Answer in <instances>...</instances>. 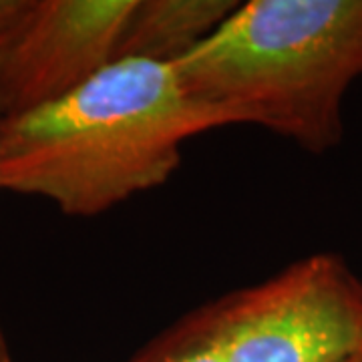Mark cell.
<instances>
[{
  "mask_svg": "<svg viewBox=\"0 0 362 362\" xmlns=\"http://www.w3.org/2000/svg\"><path fill=\"white\" fill-rule=\"evenodd\" d=\"M216 127L173 65L121 59L59 101L0 119V189L93 218L163 185L183 145Z\"/></svg>",
  "mask_w": 362,
  "mask_h": 362,
  "instance_id": "cell-1",
  "label": "cell"
},
{
  "mask_svg": "<svg viewBox=\"0 0 362 362\" xmlns=\"http://www.w3.org/2000/svg\"><path fill=\"white\" fill-rule=\"evenodd\" d=\"M173 69L221 125H259L324 153L362 77V0H250Z\"/></svg>",
  "mask_w": 362,
  "mask_h": 362,
  "instance_id": "cell-2",
  "label": "cell"
},
{
  "mask_svg": "<svg viewBox=\"0 0 362 362\" xmlns=\"http://www.w3.org/2000/svg\"><path fill=\"white\" fill-rule=\"evenodd\" d=\"M204 314L221 362H349L362 354V282L337 254L300 259Z\"/></svg>",
  "mask_w": 362,
  "mask_h": 362,
  "instance_id": "cell-3",
  "label": "cell"
},
{
  "mask_svg": "<svg viewBox=\"0 0 362 362\" xmlns=\"http://www.w3.org/2000/svg\"><path fill=\"white\" fill-rule=\"evenodd\" d=\"M135 0H30L0 51V119L35 111L115 63Z\"/></svg>",
  "mask_w": 362,
  "mask_h": 362,
  "instance_id": "cell-4",
  "label": "cell"
},
{
  "mask_svg": "<svg viewBox=\"0 0 362 362\" xmlns=\"http://www.w3.org/2000/svg\"><path fill=\"white\" fill-rule=\"evenodd\" d=\"M238 6V0H135L117 61L173 65L199 47Z\"/></svg>",
  "mask_w": 362,
  "mask_h": 362,
  "instance_id": "cell-5",
  "label": "cell"
},
{
  "mask_svg": "<svg viewBox=\"0 0 362 362\" xmlns=\"http://www.w3.org/2000/svg\"><path fill=\"white\" fill-rule=\"evenodd\" d=\"M129 362H221L220 349L204 310L183 318Z\"/></svg>",
  "mask_w": 362,
  "mask_h": 362,
  "instance_id": "cell-6",
  "label": "cell"
},
{
  "mask_svg": "<svg viewBox=\"0 0 362 362\" xmlns=\"http://www.w3.org/2000/svg\"><path fill=\"white\" fill-rule=\"evenodd\" d=\"M30 0H0V39H4L26 13Z\"/></svg>",
  "mask_w": 362,
  "mask_h": 362,
  "instance_id": "cell-7",
  "label": "cell"
},
{
  "mask_svg": "<svg viewBox=\"0 0 362 362\" xmlns=\"http://www.w3.org/2000/svg\"><path fill=\"white\" fill-rule=\"evenodd\" d=\"M0 362H13L11 352H8V344H6V340H4L2 330H0Z\"/></svg>",
  "mask_w": 362,
  "mask_h": 362,
  "instance_id": "cell-8",
  "label": "cell"
},
{
  "mask_svg": "<svg viewBox=\"0 0 362 362\" xmlns=\"http://www.w3.org/2000/svg\"><path fill=\"white\" fill-rule=\"evenodd\" d=\"M349 362H362V354H358L356 358H352V361H349Z\"/></svg>",
  "mask_w": 362,
  "mask_h": 362,
  "instance_id": "cell-9",
  "label": "cell"
},
{
  "mask_svg": "<svg viewBox=\"0 0 362 362\" xmlns=\"http://www.w3.org/2000/svg\"><path fill=\"white\" fill-rule=\"evenodd\" d=\"M6 39V37H4ZM4 39H0V51H2V42H4Z\"/></svg>",
  "mask_w": 362,
  "mask_h": 362,
  "instance_id": "cell-10",
  "label": "cell"
}]
</instances>
